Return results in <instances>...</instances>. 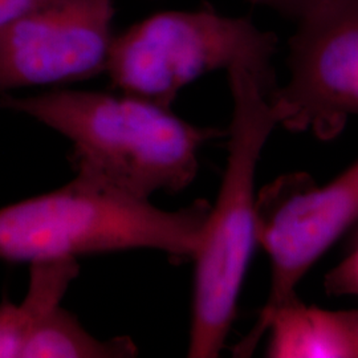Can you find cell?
<instances>
[{"mask_svg":"<svg viewBox=\"0 0 358 358\" xmlns=\"http://www.w3.org/2000/svg\"><path fill=\"white\" fill-rule=\"evenodd\" d=\"M0 109L19 112L72 142L76 174L99 179L140 201L177 194L198 173V152L219 129L201 128L170 108L122 93L53 90L36 96L0 94Z\"/></svg>","mask_w":358,"mask_h":358,"instance_id":"obj_1","label":"cell"},{"mask_svg":"<svg viewBox=\"0 0 358 358\" xmlns=\"http://www.w3.org/2000/svg\"><path fill=\"white\" fill-rule=\"evenodd\" d=\"M210 208L196 201L164 211L76 174L59 190L0 208V259L35 263L150 248L174 263L192 260Z\"/></svg>","mask_w":358,"mask_h":358,"instance_id":"obj_2","label":"cell"},{"mask_svg":"<svg viewBox=\"0 0 358 358\" xmlns=\"http://www.w3.org/2000/svg\"><path fill=\"white\" fill-rule=\"evenodd\" d=\"M232 120L229 157L215 205H211L195 263L187 356L217 357L236 316L254 254L257 226L256 171L278 121L264 83L242 65L229 71Z\"/></svg>","mask_w":358,"mask_h":358,"instance_id":"obj_3","label":"cell"},{"mask_svg":"<svg viewBox=\"0 0 358 358\" xmlns=\"http://www.w3.org/2000/svg\"><path fill=\"white\" fill-rule=\"evenodd\" d=\"M276 38L250 19L211 10L155 13L115 36L106 73L115 88L170 108L194 80L242 65L271 94Z\"/></svg>","mask_w":358,"mask_h":358,"instance_id":"obj_4","label":"cell"},{"mask_svg":"<svg viewBox=\"0 0 358 358\" xmlns=\"http://www.w3.org/2000/svg\"><path fill=\"white\" fill-rule=\"evenodd\" d=\"M256 238L268 255V299L254 329L238 346L250 355L264 334L271 315L299 296L310 268L358 222V159L325 186L308 176L285 177L256 199Z\"/></svg>","mask_w":358,"mask_h":358,"instance_id":"obj_5","label":"cell"},{"mask_svg":"<svg viewBox=\"0 0 358 358\" xmlns=\"http://www.w3.org/2000/svg\"><path fill=\"white\" fill-rule=\"evenodd\" d=\"M288 69L269 97L278 127L338 136L358 115V0H319L299 16Z\"/></svg>","mask_w":358,"mask_h":358,"instance_id":"obj_6","label":"cell"},{"mask_svg":"<svg viewBox=\"0 0 358 358\" xmlns=\"http://www.w3.org/2000/svg\"><path fill=\"white\" fill-rule=\"evenodd\" d=\"M115 0H50L0 27V94L106 71Z\"/></svg>","mask_w":358,"mask_h":358,"instance_id":"obj_7","label":"cell"},{"mask_svg":"<svg viewBox=\"0 0 358 358\" xmlns=\"http://www.w3.org/2000/svg\"><path fill=\"white\" fill-rule=\"evenodd\" d=\"M267 356L275 358H357L350 310L306 306L299 297L269 317Z\"/></svg>","mask_w":358,"mask_h":358,"instance_id":"obj_8","label":"cell"},{"mask_svg":"<svg viewBox=\"0 0 358 358\" xmlns=\"http://www.w3.org/2000/svg\"><path fill=\"white\" fill-rule=\"evenodd\" d=\"M78 271L76 259L31 263L24 300L19 306L8 300L0 304V357H20L31 333L50 310L60 306Z\"/></svg>","mask_w":358,"mask_h":358,"instance_id":"obj_9","label":"cell"},{"mask_svg":"<svg viewBox=\"0 0 358 358\" xmlns=\"http://www.w3.org/2000/svg\"><path fill=\"white\" fill-rule=\"evenodd\" d=\"M138 349L129 337L101 341L87 332L76 316L57 306L31 333L20 357L127 358Z\"/></svg>","mask_w":358,"mask_h":358,"instance_id":"obj_10","label":"cell"},{"mask_svg":"<svg viewBox=\"0 0 358 358\" xmlns=\"http://www.w3.org/2000/svg\"><path fill=\"white\" fill-rule=\"evenodd\" d=\"M325 291L334 296H358V241L350 252L327 275Z\"/></svg>","mask_w":358,"mask_h":358,"instance_id":"obj_11","label":"cell"},{"mask_svg":"<svg viewBox=\"0 0 358 358\" xmlns=\"http://www.w3.org/2000/svg\"><path fill=\"white\" fill-rule=\"evenodd\" d=\"M50 0H0V27L31 13Z\"/></svg>","mask_w":358,"mask_h":358,"instance_id":"obj_12","label":"cell"},{"mask_svg":"<svg viewBox=\"0 0 358 358\" xmlns=\"http://www.w3.org/2000/svg\"><path fill=\"white\" fill-rule=\"evenodd\" d=\"M250 1L280 11L285 15H291L297 19L312 6H315L319 0H250Z\"/></svg>","mask_w":358,"mask_h":358,"instance_id":"obj_13","label":"cell"},{"mask_svg":"<svg viewBox=\"0 0 358 358\" xmlns=\"http://www.w3.org/2000/svg\"><path fill=\"white\" fill-rule=\"evenodd\" d=\"M350 321L353 328V336H355V344H356V355L358 357V309L350 310Z\"/></svg>","mask_w":358,"mask_h":358,"instance_id":"obj_14","label":"cell"}]
</instances>
